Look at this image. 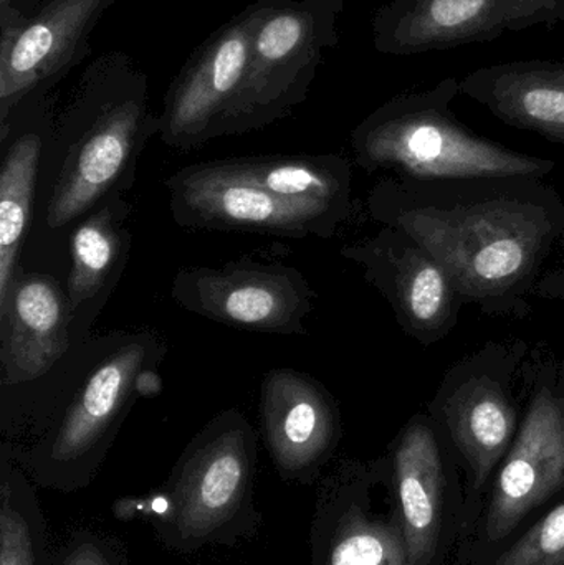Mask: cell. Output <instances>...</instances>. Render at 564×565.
<instances>
[{
    "label": "cell",
    "mask_w": 564,
    "mask_h": 565,
    "mask_svg": "<svg viewBox=\"0 0 564 565\" xmlns=\"http://www.w3.org/2000/svg\"><path fill=\"white\" fill-rule=\"evenodd\" d=\"M371 217L413 235L446 268L466 305L526 318L533 289L564 231L562 194L545 179H381Z\"/></svg>",
    "instance_id": "cell-1"
},
{
    "label": "cell",
    "mask_w": 564,
    "mask_h": 565,
    "mask_svg": "<svg viewBox=\"0 0 564 565\" xmlns=\"http://www.w3.org/2000/svg\"><path fill=\"white\" fill-rule=\"evenodd\" d=\"M460 95L456 76L433 88L394 96L354 128L351 148L361 168L386 171L393 178L545 179L555 169L552 159L525 154L477 135L453 111Z\"/></svg>",
    "instance_id": "cell-2"
},
{
    "label": "cell",
    "mask_w": 564,
    "mask_h": 565,
    "mask_svg": "<svg viewBox=\"0 0 564 565\" xmlns=\"http://www.w3.org/2000/svg\"><path fill=\"white\" fill-rule=\"evenodd\" d=\"M156 131L149 79L135 60L123 52L93 60L60 121L65 162L46 211L49 227L55 231L88 211Z\"/></svg>",
    "instance_id": "cell-3"
},
{
    "label": "cell",
    "mask_w": 564,
    "mask_h": 565,
    "mask_svg": "<svg viewBox=\"0 0 564 565\" xmlns=\"http://www.w3.org/2000/svg\"><path fill=\"white\" fill-rule=\"evenodd\" d=\"M347 0H265L242 88L212 139L264 128L307 99L327 50L338 43Z\"/></svg>",
    "instance_id": "cell-4"
},
{
    "label": "cell",
    "mask_w": 564,
    "mask_h": 565,
    "mask_svg": "<svg viewBox=\"0 0 564 565\" xmlns=\"http://www.w3.org/2000/svg\"><path fill=\"white\" fill-rule=\"evenodd\" d=\"M522 339L490 341L450 365L427 404L430 420L472 475L476 488L509 454L522 420Z\"/></svg>",
    "instance_id": "cell-5"
},
{
    "label": "cell",
    "mask_w": 564,
    "mask_h": 565,
    "mask_svg": "<svg viewBox=\"0 0 564 565\" xmlns=\"http://www.w3.org/2000/svg\"><path fill=\"white\" fill-rule=\"evenodd\" d=\"M522 397L519 431L499 467L490 501V541H502L564 490V359L546 344L530 345Z\"/></svg>",
    "instance_id": "cell-6"
},
{
    "label": "cell",
    "mask_w": 564,
    "mask_h": 565,
    "mask_svg": "<svg viewBox=\"0 0 564 565\" xmlns=\"http://www.w3.org/2000/svg\"><path fill=\"white\" fill-rule=\"evenodd\" d=\"M115 3L0 0V128L23 102L52 93L89 55V35Z\"/></svg>",
    "instance_id": "cell-7"
},
{
    "label": "cell",
    "mask_w": 564,
    "mask_h": 565,
    "mask_svg": "<svg viewBox=\"0 0 564 565\" xmlns=\"http://www.w3.org/2000/svg\"><path fill=\"white\" fill-rule=\"evenodd\" d=\"M562 22L564 0H390L374 15L373 42L384 55H421Z\"/></svg>",
    "instance_id": "cell-8"
},
{
    "label": "cell",
    "mask_w": 564,
    "mask_h": 565,
    "mask_svg": "<svg viewBox=\"0 0 564 565\" xmlns=\"http://www.w3.org/2000/svg\"><path fill=\"white\" fill-rule=\"evenodd\" d=\"M343 255L363 267L368 281L384 296L400 328L430 348L459 324L464 302L453 278L413 235L391 225L366 241L343 248Z\"/></svg>",
    "instance_id": "cell-9"
},
{
    "label": "cell",
    "mask_w": 564,
    "mask_h": 565,
    "mask_svg": "<svg viewBox=\"0 0 564 565\" xmlns=\"http://www.w3.org/2000/svg\"><path fill=\"white\" fill-rule=\"evenodd\" d=\"M172 212L189 227L260 234L330 237L350 212L318 202H295L232 178L217 162L194 166L169 179Z\"/></svg>",
    "instance_id": "cell-10"
},
{
    "label": "cell",
    "mask_w": 564,
    "mask_h": 565,
    "mask_svg": "<svg viewBox=\"0 0 564 565\" xmlns=\"http://www.w3.org/2000/svg\"><path fill=\"white\" fill-rule=\"evenodd\" d=\"M264 9L265 0L245 7L215 30L182 66L169 86L164 111L159 116V135L166 145L191 149L212 139L215 125L244 83L252 40Z\"/></svg>",
    "instance_id": "cell-11"
},
{
    "label": "cell",
    "mask_w": 564,
    "mask_h": 565,
    "mask_svg": "<svg viewBox=\"0 0 564 565\" xmlns=\"http://www.w3.org/2000/svg\"><path fill=\"white\" fill-rule=\"evenodd\" d=\"M174 298L191 311L237 328L294 334L304 332L310 289L290 268L232 265L194 268L178 275Z\"/></svg>",
    "instance_id": "cell-12"
},
{
    "label": "cell",
    "mask_w": 564,
    "mask_h": 565,
    "mask_svg": "<svg viewBox=\"0 0 564 565\" xmlns=\"http://www.w3.org/2000/svg\"><path fill=\"white\" fill-rule=\"evenodd\" d=\"M460 95L512 128L564 146V62L515 60L460 78Z\"/></svg>",
    "instance_id": "cell-13"
},
{
    "label": "cell",
    "mask_w": 564,
    "mask_h": 565,
    "mask_svg": "<svg viewBox=\"0 0 564 565\" xmlns=\"http://www.w3.org/2000/svg\"><path fill=\"white\" fill-rule=\"evenodd\" d=\"M393 468L407 565H429L439 541L446 488L440 435L429 414L413 415L401 430Z\"/></svg>",
    "instance_id": "cell-14"
},
{
    "label": "cell",
    "mask_w": 564,
    "mask_h": 565,
    "mask_svg": "<svg viewBox=\"0 0 564 565\" xmlns=\"http://www.w3.org/2000/svg\"><path fill=\"white\" fill-rule=\"evenodd\" d=\"M68 299L55 281L40 275L12 280L2 322L3 384L45 374L68 348Z\"/></svg>",
    "instance_id": "cell-15"
},
{
    "label": "cell",
    "mask_w": 564,
    "mask_h": 565,
    "mask_svg": "<svg viewBox=\"0 0 564 565\" xmlns=\"http://www.w3.org/2000/svg\"><path fill=\"white\" fill-rule=\"evenodd\" d=\"M251 470L247 431L232 425L192 454L175 484V523L185 540L205 537L241 507Z\"/></svg>",
    "instance_id": "cell-16"
},
{
    "label": "cell",
    "mask_w": 564,
    "mask_h": 565,
    "mask_svg": "<svg viewBox=\"0 0 564 565\" xmlns=\"http://www.w3.org/2000/svg\"><path fill=\"white\" fill-rule=\"evenodd\" d=\"M262 422L278 467L300 471L323 457L338 430L330 394L290 369L272 371L262 387Z\"/></svg>",
    "instance_id": "cell-17"
},
{
    "label": "cell",
    "mask_w": 564,
    "mask_h": 565,
    "mask_svg": "<svg viewBox=\"0 0 564 565\" xmlns=\"http://www.w3.org/2000/svg\"><path fill=\"white\" fill-rule=\"evenodd\" d=\"M52 93L26 99L0 128V138L7 132L13 136L0 171V308L6 305L29 225L40 158L52 135Z\"/></svg>",
    "instance_id": "cell-18"
},
{
    "label": "cell",
    "mask_w": 564,
    "mask_h": 565,
    "mask_svg": "<svg viewBox=\"0 0 564 565\" xmlns=\"http://www.w3.org/2000/svg\"><path fill=\"white\" fill-rule=\"evenodd\" d=\"M146 349L131 344L106 359L83 385L56 435L52 457L70 461L88 451L115 420L136 387Z\"/></svg>",
    "instance_id": "cell-19"
},
{
    "label": "cell",
    "mask_w": 564,
    "mask_h": 565,
    "mask_svg": "<svg viewBox=\"0 0 564 565\" xmlns=\"http://www.w3.org/2000/svg\"><path fill=\"white\" fill-rule=\"evenodd\" d=\"M232 178L285 201L318 202L351 211V168L340 156H260L219 161Z\"/></svg>",
    "instance_id": "cell-20"
},
{
    "label": "cell",
    "mask_w": 564,
    "mask_h": 565,
    "mask_svg": "<svg viewBox=\"0 0 564 565\" xmlns=\"http://www.w3.org/2000/svg\"><path fill=\"white\" fill-rule=\"evenodd\" d=\"M119 245L118 227L109 209L103 207L76 228L72 241V274L68 278L72 311L99 291L118 258Z\"/></svg>",
    "instance_id": "cell-21"
},
{
    "label": "cell",
    "mask_w": 564,
    "mask_h": 565,
    "mask_svg": "<svg viewBox=\"0 0 564 565\" xmlns=\"http://www.w3.org/2000/svg\"><path fill=\"white\" fill-rule=\"evenodd\" d=\"M328 565H407L403 533L386 524L348 514L338 531Z\"/></svg>",
    "instance_id": "cell-22"
},
{
    "label": "cell",
    "mask_w": 564,
    "mask_h": 565,
    "mask_svg": "<svg viewBox=\"0 0 564 565\" xmlns=\"http://www.w3.org/2000/svg\"><path fill=\"white\" fill-rule=\"evenodd\" d=\"M496 565H564V503L542 518Z\"/></svg>",
    "instance_id": "cell-23"
},
{
    "label": "cell",
    "mask_w": 564,
    "mask_h": 565,
    "mask_svg": "<svg viewBox=\"0 0 564 565\" xmlns=\"http://www.w3.org/2000/svg\"><path fill=\"white\" fill-rule=\"evenodd\" d=\"M0 565H33L29 526L10 507L7 487H3L2 511H0Z\"/></svg>",
    "instance_id": "cell-24"
},
{
    "label": "cell",
    "mask_w": 564,
    "mask_h": 565,
    "mask_svg": "<svg viewBox=\"0 0 564 565\" xmlns=\"http://www.w3.org/2000/svg\"><path fill=\"white\" fill-rule=\"evenodd\" d=\"M533 298L564 301V231L536 280Z\"/></svg>",
    "instance_id": "cell-25"
},
{
    "label": "cell",
    "mask_w": 564,
    "mask_h": 565,
    "mask_svg": "<svg viewBox=\"0 0 564 565\" xmlns=\"http://www.w3.org/2000/svg\"><path fill=\"white\" fill-rule=\"evenodd\" d=\"M63 565H109L102 551L93 544H82L76 547Z\"/></svg>",
    "instance_id": "cell-26"
}]
</instances>
